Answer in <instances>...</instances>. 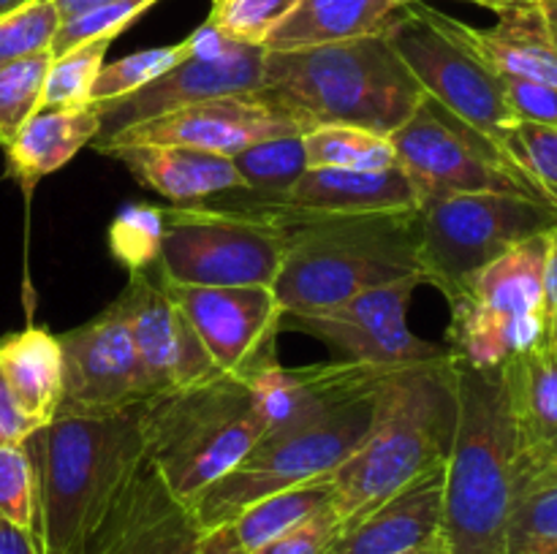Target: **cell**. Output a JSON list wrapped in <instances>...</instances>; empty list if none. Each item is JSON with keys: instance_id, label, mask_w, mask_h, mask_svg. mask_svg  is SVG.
Listing matches in <instances>:
<instances>
[{"instance_id": "cell-35", "label": "cell", "mask_w": 557, "mask_h": 554, "mask_svg": "<svg viewBox=\"0 0 557 554\" xmlns=\"http://www.w3.org/2000/svg\"><path fill=\"white\" fill-rule=\"evenodd\" d=\"M52 52L33 54L0 68V144L9 147L22 125L44 106V85Z\"/></svg>"}, {"instance_id": "cell-52", "label": "cell", "mask_w": 557, "mask_h": 554, "mask_svg": "<svg viewBox=\"0 0 557 554\" xmlns=\"http://www.w3.org/2000/svg\"><path fill=\"white\" fill-rule=\"evenodd\" d=\"M547 340H549V345L555 348V353H557V315L553 320H549V335H547Z\"/></svg>"}, {"instance_id": "cell-33", "label": "cell", "mask_w": 557, "mask_h": 554, "mask_svg": "<svg viewBox=\"0 0 557 554\" xmlns=\"http://www.w3.org/2000/svg\"><path fill=\"white\" fill-rule=\"evenodd\" d=\"M190 58V41L172 43V47H156V49H141V52L125 54V58L103 63L98 71V79L92 85L90 103H112L120 98H128L172 71L183 60Z\"/></svg>"}, {"instance_id": "cell-6", "label": "cell", "mask_w": 557, "mask_h": 554, "mask_svg": "<svg viewBox=\"0 0 557 554\" xmlns=\"http://www.w3.org/2000/svg\"><path fill=\"white\" fill-rule=\"evenodd\" d=\"M141 443L169 492L194 505L264 438L245 378L215 375L141 405Z\"/></svg>"}, {"instance_id": "cell-19", "label": "cell", "mask_w": 557, "mask_h": 554, "mask_svg": "<svg viewBox=\"0 0 557 554\" xmlns=\"http://www.w3.org/2000/svg\"><path fill=\"white\" fill-rule=\"evenodd\" d=\"M65 358L63 405L125 411L150 400L128 320L117 299L87 324L60 335Z\"/></svg>"}, {"instance_id": "cell-30", "label": "cell", "mask_w": 557, "mask_h": 554, "mask_svg": "<svg viewBox=\"0 0 557 554\" xmlns=\"http://www.w3.org/2000/svg\"><path fill=\"white\" fill-rule=\"evenodd\" d=\"M332 494H335L332 476L310 483H299V487L283 489V492L270 494V498L245 508L232 521V527L245 552L250 554L256 549L267 546L270 541H275V538L286 536L288 530L308 521L310 516L324 511L326 505H332Z\"/></svg>"}, {"instance_id": "cell-5", "label": "cell", "mask_w": 557, "mask_h": 554, "mask_svg": "<svg viewBox=\"0 0 557 554\" xmlns=\"http://www.w3.org/2000/svg\"><path fill=\"white\" fill-rule=\"evenodd\" d=\"M259 92L310 125H357L384 136L406 125L428 98L384 33L267 52Z\"/></svg>"}, {"instance_id": "cell-45", "label": "cell", "mask_w": 557, "mask_h": 554, "mask_svg": "<svg viewBox=\"0 0 557 554\" xmlns=\"http://www.w3.org/2000/svg\"><path fill=\"white\" fill-rule=\"evenodd\" d=\"M196 554H248L239 543L237 532H234L232 525L212 527V530H205L199 543V552Z\"/></svg>"}, {"instance_id": "cell-8", "label": "cell", "mask_w": 557, "mask_h": 554, "mask_svg": "<svg viewBox=\"0 0 557 554\" xmlns=\"http://www.w3.org/2000/svg\"><path fill=\"white\" fill-rule=\"evenodd\" d=\"M547 237L525 239L479 269L449 302L451 324L444 345L471 367H500L515 353L547 340L544 293Z\"/></svg>"}, {"instance_id": "cell-14", "label": "cell", "mask_w": 557, "mask_h": 554, "mask_svg": "<svg viewBox=\"0 0 557 554\" xmlns=\"http://www.w3.org/2000/svg\"><path fill=\"white\" fill-rule=\"evenodd\" d=\"M313 125L292 109L281 106L264 92H239V96L212 98L194 103L180 112L128 125L114 134L96 139V150L109 155L123 147L169 144L188 150L212 152V155L234 158L259 141L277 136H302Z\"/></svg>"}, {"instance_id": "cell-18", "label": "cell", "mask_w": 557, "mask_h": 554, "mask_svg": "<svg viewBox=\"0 0 557 554\" xmlns=\"http://www.w3.org/2000/svg\"><path fill=\"white\" fill-rule=\"evenodd\" d=\"M264 47H248L237 41H232L218 54H190L188 60L174 65L172 71L158 76L134 96L112 103H96L101 112V136L180 112L194 103L212 101V98L259 92L264 85Z\"/></svg>"}, {"instance_id": "cell-9", "label": "cell", "mask_w": 557, "mask_h": 554, "mask_svg": "<svg viewBox=\"0 0 557 554\" xmlns=\"http://www.w3.org/2000/svg\"><path fill=\"white\" fill-rule=\"evenodd\" d=\"M158 275L174 286L272 288L286 259V228L226 201L166 206Z\"/></svg>"}, {"instance_id": "cell-46", "label": "cell", "mask_w": 557, "mask_h": 554, "mask_svg": "<svg viewBox=\"0 0 557 554\" xmlns=\"http://www.w3.org/2000/svg\"><path fill=\"white\" fill-rule=\"evenodd\" d=\"M544 293H547L549 320L557 315V228L547 237V261H544Z\"/></svg>"}, {"instance_id": "cell-16", "label": "cell", "mask_w": 557, "mask_h": 554, "mask_svg": "<svg viewBox=\"0 0 557 554\" xmlns=\"http://www.w3.org/2000/svg\"><path fill=\"white\" fill-rule=\"evenodd\" d=\"M117 304L128 320L150 396L188 389L221 375L190 320L163 288L158 269L156 275L152 269L128 272V286L117 297Z\"/></svg>"}, {"instance_id": "cell-27", "label": "cell", "mask_w": 557, "mask_h": 554, "mask_svg": "<svg viewBox=\"0 0 557 554\" xmlns=\"http://www.w3.org/2000/svg\"><path fill=\"white\" fill-rule=\"evenodd\" d=\"M419 0H299L286 22L267 38V52L324 47L381 36L406 5Z\"/></svg>"}, {"instance_id": "cell-31", "label": "cell", "mask_w": 557, "mask_h": 554, "mask_svg": "<svg viewBox=\"0 0 557 554\" xmlns=\"http://www.w3.org/2000/svg\"><path fill=\"white\" fill-rule=\"evenodd\" d=\"M308 168L384 172L397 166L392 139L357 125H313L302 134Z\"/></svg>"}, {"instance_id": "cell-42", "label": "cell", "mask_w": 557, "mask_h": 554, "mask_svg": "<svg viewBox=\"0 0 557 554\" xmlns=\"http://www.w3.org/2000/svg\"><path fill=\"white\" fill-rule=\"evenodd\" d=\"M343 532V521L332 505L310 516L299 527L288 530L286 536L275 538L267 546L256 549L250 554H330L335 541Z\"/></svg>"}, {"instance_id": "cell-43", "label": "cell", "mask_w": 557, "mask_h": 554, "mask_svg": "<svg viewBox=\"0 0 557 554\" xmlns=\"http://www.w3.org/2000/svg\"><path fill=\"white\" fill-rule=\"evenodd\" d=\"M504 87L520 123L557 125V87L531 79H504Z\"/></svg>"}, {"instance_id": "cell-48", "label": "cell", "mask_w": 557, "mask_h": 554, "mask_svg": "<svg viewBox=\"0 0 557 554\" xmlns=\"http://www.w3.org/2000/svg\"><path fill=\"white\" fill-rule=\"evenodd\" d=\"M54 9H58L60 20H74V16L85 14V11L98 9V5L114 3V0H52Z\"/></svg>"}, {"instance_id": "cell-20", "label": "cell", "mask_w": 557, "mask_h": 554, "mask_svg": "<svg viewBox=\"0 0 557 554\" xmlns=\"http://www.w3.org/2000/svg\"><path fill=\"white\" fill-rule=\"evenodd\" d=\"M389 373L392 367H375L351 358L302 369L272 364L248 378V386L256 411L264 421V435H275L315 421L346 402L373 396Z\"/></svg>"}, {"instance_id": "cell-55", "label": "cell", "mask_w": 557, "mask_h": 554, "mask_svg": "<svg viewBox=\"0 0 557 554\" xmlns=\"http://www.w3.org/2000/svg\"><path fill=\"white\" fill-rule=\"evenodd\" d=\"M555 5H557V0H555Z\"/></svg>"}, {"instance_id": "cell-2", "label": "cell", "mask_w": 557, "mask_h": 554, "mask_svg": "<svg viewBox=\"0 0 557 554\" xmlns=\"http://www.w3.org/2000/svg\"><path fill=\"white\" fill-rule=\"evenodd\" d=\"M145 405V402H141ZM141 405L85 411L63 405L25 440L36 470V554H79L145 456Z\"/></svg>"}, {"instance_id": "cell-3", "label": "cell", "mask_w": 557, "mask_h": 554, "mask_svg": "<svg viewBox=\"0 0 557 554\" xmlns=\"http://www.w3.org/2000/svg\"><path fill=\"white\" fill-rule=\"evenodd\" d=\"M457 429V356L397 367L381 383L373 421L332 476L343 530L449 459Z\"/></svg>"}, {"instance_id": "cell-41", "label": "cell", "mask_w": 557, "mask_h": 554, "mask_svg": "<svg viewBox=\"0 0 557 554\" xmlns=\"http://www.w3.org/2000/svg\"><path fill=\"white\" fill-rule=\"evenodd\" d=\"M156 3L158 0H114V3L85 11L74 20H63L58 36H54L52 54H63L69 49L79 47V43L96 41V38H112L114 41L125 27L134 25Z\"/></svg>"}, {"instance_id": "cell-25", "label": "cell", "mask_w": 557, "mask_h": 554, "mask_svg": "<svg viewBox=\"0 0 557 554\" xmlns=\"http://www.w3.org/2000/svg\"><path fill=\"white\" fill-rule=\"evenodd\" d=\"M101 136V112L96 103L74 109L41 106L5 147L9 177L30 193L44 177L63 168L82 147Z\"/></svg>"}, {"instance_id": "cell-51", "label": "cell", "mask_w": 557, "mask_h": 554, "mask_svg": "<svg viewBox=\"0 0 557 554\" xmlns=\"http://www.w3.org/2000/svg\"><path fill=\"white\" fill-rule=\"evenodd\" d=\"M471 3H479V5H484V9H498V5H504V3H520V0H471Z\"/></svg>"}, {"instance_id": "cell-29", "label": "cell", "mask_w": 557, "mask_h": 554, "mask_svg": "<svg viewBox=\"0 0 557 554\" xmlns=\"http://www.w3.org/2000/svg\"><path fill=\"white\" fill-rule=\"evenodd\" d=\"M509 543L511 554H557L555 451L520 456Z\"/></svg>"}, {"instance_id": "cell-47", "label": "cell", "mask_w": 557, "mask_h": 554, "mask_svg": "<svg viewBox=\"0 0 557 554\" xmlns=\"http://www.w3.org/2000/svg\"><path fill=\"white\" fill-rule=\"evenodd\" d=\"M0 554H36L30 532L0 519Z\"/></svg>"}, {"instance_id": "cell-17", "label": "cell", "mask_w": 557, "mask_h": 554, "mask_svg": "<svg viewBox=\"0 0 557 554\" xmlns=\"http://www.w3.org/2000/svg\"><path fill=\"white\" fill-rule=\"evenodd\" d=\"M205 530L194 511L141 456L79 554H196Z\"/></svg>"}, {"instance_id": "cell-21", "label": "cell", "mask_w": 557, "mask_h": 554, "mask_svg": "<svg viewBox=\"0 0 557 554\" xmlns=\"http://www.w3.org/2000/svg\"><path fill=\"white\" fill-rule=\"evenodd\" d=\"M495 11L493 27L457 20V30L500 79H531L557 87L555 0H520Z\"/></svg>"}, {"instance_id": "cell-40", "label": "cell", "mask_w": 557, "mask_h": 554, "mask_svg": "<svg viewBox=\"0 0 557 554\" xmlns=\"http://www.w3.org/2000/svg\"><path fill=\"white\" fill-rule=\"evenodd\" d=\"M0 519L33 536L36 470L25 443L0 445Z\"/></svg>"}, {"instance_id": "cell-37", "label": "cell", "mask_w": 557, "mask_h": 554, "mask_svg": "<svg viewBox=\"0 0 557 554\" xmlns=\"http://www.w3.org/2000/svg\"><path fill=\"white\" fill-rule=\"evenodd\" d=\"M299 0H215L207 25L221 36L248 47H264L267 38L292 16Z\"/></svg>"}, {"instance_id": "cell-38", "label": "cell", "mask_w": 557, "mask_h": 554, "mask_svg": "<svg viewBox=\"0 0 557 554\" xmlns=\"http://www.w3.org/2000/svg\"><path fill=\"white\" fill-rule=\"evenodd\" d=\"M60 22L63 20L52 0H33L0 16V68L33 54L52 52Z\"/></svg>"}, {"instance_id": "cell-53", "label": "cell", "mask_w": 557, "mask_h": 554, "mask_svg": "<svg viewBox=\"0 0 557 554\" xmlns=\"http://www.w3.org/2000/svg\"><path fill=\"white\" fill-rule=\"evenodd\" d=\"M549 451H555V454H557V443H555V445H553V449H549Z\"/></svg>"}, {"instance_id": "cell-4", "label": "cell", "mask_w": 557, "mask_h": 554, "mask_svg": "<svg viewBox=\"0 0 557 554\" xmlns=\"http://www.w3.org/2000/svg\"><path fill=\"white\" fill-rule=\"evenodd\" d=\"M517 465L500 367H471L457 358V429L441 516L446 554H511Z\"/></svg>"}, {"instance_id": "cell-26", "label": "cell", "mask_w": 557, "mask_h": 554, "mask_svg": "<svg viewBox=\"0 0 557 554\" xmlns=\"http://www.w3.org/2000/svg\"><path fill=\"white\" fill-rule=\"evenodd\" d=\"M520 456L542 454L557 443V353L549 340L500 364Z\"/></svg>"}, {"instance_id": "cell-49", "label": "cell", "mask_w": 557, "mask_h": 554, "mask_svg": "<svg viewBox=\"0 0 557 554\" xmlns=\"http://www.w3.org/2000/svg\"><path fill=\"white\" fill-rule=\"evenodd\" d=\"M397 554H446V546H444V538H435V541L406 549V552H397Z\"/></svg>"}, {"instance_id": "cell-32", "label": "cell", "mask_w": 557, "mask_h": 554, "mask_svg": "<svg viewBox=\"0 0 557 554\" xmlns=\"http://www.w3.org/2000/svg\"><path fill=\"white\" fill-rule=\"evenodd\" d=\"M232 161L248 185L245 193L256 199H275L286 193L308 172L302 136H277V139L259 141L234 155Z\"/></svg>"}, {"instance_id": "cell-12", "label": "cell", "mask_w": 557, "mask_h": 554, "mask_svg": "<svg viewBox=\"0 0 557 554\" xmlns=\"http://www.w3.org/2000/svg\"><path fill=\"white\" fill-rule=\"evenodd\" d=\"M389 139L397 166L417 185L422 201L482 190L542 199L500 147L438 106L433 98H424L411 119Z\"/></svg>"}, {"instance_id": "cell-34", "label": "cell", "mask_w": 557, "mask_h": 554, "mask_svg": "<svg viewBox=\"0 0 557 554\" xmlns=\"http://www.w3.org/2000/svg\"><path fill=\"white\" fill-rule=\"evenodd\" d=\"M166 212L152 204H125L109 226V250L128 272L156 269L161 255Z\"/></svg>"}, {"instance_id": "cell-50", "label": "cell", "mask_w": 557, "mask_h": 554, "mask_svg": "<svg viewBox=\"0 0 557 554\" xmlns=\"http://www.w3.org/2000/svg\"><path fill=\"white\" fill-rule=\"evenodd\" d=\"M25 3H33V0H0V16L9 14V11H14V9H20V5H25Z\"/></svg>"}, {"instance_id": "cell-28", "label": "cell", "mask_w": 557, "mask_h": 554, "mask_svg": "<svg viewBox=\"0 0 557 554\" xmlns=\"http://www.w3.org/2000/svg\"><path fill=\"white\" fill-rule=\"evenodd\" d=\"M0 373L27 418L44 427L63 407L65 358L60 337L41 326L5 335L0 340Z\"/></svg>"}, {"instance_id": "cell-54", "label": "cell", "mask_w": 557, "mask_h": 554, "mask_svg": "<svg viewBox=\"0 0 557 554\" xmlns=\"http://www.w3.org/2000/svg\"><path fill=\"white\" fill-rule=\"evenodd\" d=\"M419 3H428V0H419Z\"/></svg>"}, {"instance_id": "cell-22", "label": "cell", "mask_w": 557, "mask_h": 554, "mask_svg": "<svg viewBox=\"0 0 557 554\" xmlns=\"http://www.w3.org/2000/svg\"><path fill=\"white\" fill-rule=\"evenodd\" d=\"M259 201L308 217H348L422 210V196H419L417 185L408 179V174L400 166L384 168V172L308 168L286 193Z\"/></svg>"}, {"instance_id": "cell-39", "label": "cell", "mask_w": 557, "mask_h": 554, "mask_svg": "<svg viewBox=\"0 0 557 554\" xmlns=\"http://www.w3.org/2000/svg\"><path fill=\"white\" fill-rule=\"evenodd\" d=\"M506 155L542 199L557 206V125L520 123L506 139Z\"/></svg>"}, {"instance_id": "cell-10", "label": "cell", "mask_w": 557, "mask_h": 554, "mask_svg": "<svg viewBox=\"0 0 557 554\" xmlns=\"http://www.w3.org/2000/svg\"><path fill=\"white\" fill-rule=\"evenodd\" d=\"M422 266L428 286L460 297L479 269L525 239L557 228V206L520 193H451L422 201Z\"/></svg>"}, {"instance_id": "cell-24", "label": "cell", "mask_w": 557, "mask_h": 554, "mask_svg": "<svg viewBox=\"0 0 557 554\" xmlns=\"http://www.w3.org/2000/svg\"><path fill=\"white\" fill-rule=\"evenodd\" d=\"M109 158H117L141 185L177 206L201 204L223 193H237L248 188L232 158L188 150V147H123V150L109 152Z\"/></svg>"}, {"instance_id": "cell-1", "label": "cell", "mask_w": 557, "mask_h": 554, "mask_svg": "<svg viewBox=\"0 0 557 554\" xmlns=\"http://www.w3.org/2000/svg\"><path fill=\"white\" fill-rule=\"evenodd\" d=\"M286 228V259L272 286L283 313H319L368 288L422 275V212L308 217L264 204L245 190L218 196ZM428 282V280H424Z\"/></svg>"}, {"instance_id": "cell-11", "label": "cell", "mask_w": 557, "mask_h": 554, "mask_svg": "<svg viewBox=\"0 0 557 554\" xmlns=\"http://www.w3.org/2000/svg\"><path fill=\"white\" fill-rule=\"evenodd\" d=\"M384 36L424 96L506 152V139L520 119L506 101L504 79L460 36L455 16L411 3L389 22Z\"/></svg>"}, {"instance_id": "cell-36", "label": "cell", "mask_w": 557, "mask_h": 554, "mask_svg": "<svg viewBox=\"0 0 557 554\" xmlns=\"http://www.w3.org/2000/svg\"><path fill=\"white\" fill-rule=\"evenodd\" d=\"M109 47H112V38H96L63 54H52L47 85H44V106L74 109L90 103L92 85L107 60Z\"/></svg>"}, {"instance_id": "cell-7", "label": "cell", "mask_w": 557, "mask_h": 554, "mask_svg": "<svg viewBox=\"0 0 557 554\" xmlns=\"http://www.w3.org/2000/svg\"><path fill=\"white\" fill-rule=\"evenodd\" d=\"M375 394L346 402L302 427L264 435L228 476L188 505L201 530L232 525L245 508L283 489L335 476L368 435Z\"/></svg>"}, {"instance_id": "cell-44", "label": "cell", "mask_w": 557, "mask_h": 554, "mask_svg": "<svg viewBox=\"0 0 557 554\" xmlns=\"http://www.w3.org/2000/svg\"><path fill=\"white\" fill-rule=\"evenodd\" d=\"M36 429L38 424L22 413L14 394H11L9 383H5L3 373H0V445L25 443Z\"/></svg>"}, {"instance_id": "cell-13", "label": "cell", "mask_w": 557, "mask_h": 554, "mask_svg": "<svg viewBox=\"0 0 557 554\" xmlns=\"http://www.w3.org/2000/svg\"><path fill=\"white\" fill-rule=\"evenodd\" d=\"M428 286L422 275H408L386 286L368 288L319 313H283L281 329L305 331L343 351V358L375 367H411L451 353L408 329L406 310L413 291Z\"/></svg>"}, {"instance_id": "cell-15", "label": "cell", "mask_w": 557, "mask_h": 554, "mask_svg": "<svg viewBox=\"0 0 557 554\" xmlns=\"http://www.w3.org/2000/svg\"><path fill=\"white\" fill-rule=\"evenodd\" d=\"M161 282L223 375L248 380L277 364L275 337L281 331L283 310L272 288L174 286L163 277Z\"/></svg>"}, {"instance_id": "cell-23", "label": "cell", "mask_w": 557, "mask_h": 554, "mask_svg": "<svg viewBox=\"0 0 557 554\" xmlns=\"http://www.w3.org/2000/svg\"><path fill=\"white\" fill-rule=\"evenodd\" d=\"M444 470L435 467L346 527L330 554H397L441 538Z\"/></svg>"}]
</instances>
